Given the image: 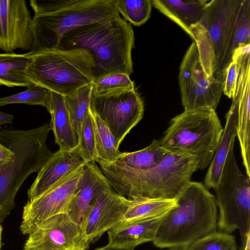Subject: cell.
I'll list each match as a JSON object with an SVG mask.
<instances>
[{
    "instance_id": "9c48e42d",
    "label": "cell",
    "mask_w": 250,
    "mask_h": 250,
    "mask_svg": "<svg viewBox=\"0 0 250 250\" xmlns=\"http://www.w3.org/2000/svg\"><path fill=\"white\" fill-rule=\"evenodd\" d=\"M219 209L218 231H240L241 241L250 233V178L238 167L234 149L229 153L214 188Z\"/></svg>"
},
{
    "instance_id": "4dcf8cb0",
    "label": "cell",
    "mask_w": 250,
    "mask_h": 250,
    "mask_svg": "<svg viewBox=\"0 0 250 250\" xmlns=\"http://www.w3.org/2000/svg\"><path fill=\"white\" fill-rule=\"evenodd\" d=\"M190 250H237L233 235L215 231L196 240L189 246Z\"/></svg>"
},
{
    "instance_id": "4316f807",
    "label": "cell",
    "mask_w": 250,
    "mask_h": 250,
    "mask_svg": "<svg viewBox=\"0 0 250 250\" xmlns=\"http://www.w3.org/2000/svg\"><path fill=\"white\" fill-rule=\"evenodd\" d=\"M189 36L194 41L205 72L208 77L214 76L216 61L213 44L205 28L200 23L192 26Z\"/></svg>"
},
{
    "instance_id": "8d00e7d4",
    "label": "cell",
    "mask_w": 250,
    "mask_h": 250,
    "mask_svg": "<svg viewBox=\"0 0 250 250\" xmlns=\"http://www.w3.org/2000/svg\"><path fill=\"white\" fill-rule=\"evenodd\" d=\"M250 233H249L245 236L244 239L241 241L240 250H250Z\"/></svg>"
},
{
    "instance_id": "484cf974",
    "label": "cell",
    "mask_w": 250,
    "mask_h": 250,
    "mask_svg": "<svg viewBox=\"0 0 250 250\" xmlns=\"http://www.w3.org/2000/svg\"><path fill=\"white\" fill-rule=\"evenodd\" d=\"M92 91V85L90 83L64 96L66 106L78 138L82 124L90 109Z\"/></svg>"
},
{
    "instance_id": "6da1fadb",
    "label": "cell",
    "mask_w": 250,
    "mask_h": 250,
    "mask_svg": "<svg viewBox=\"0 0 250 250\" xmlns=\"http://www.w3.org/2000/svg\"><path fill=\"white\" fill-rule=\"evenodd\" d=\"M30 5L34 12L33 52L57 47L78 27L120 16L114 0H31Z\"/></svg>"
},
{
    "instance_id": "e0dca14e",
    "label": "cell",
    "mask_w": 250,
    "mask_h": 250,
    "mask_svg": "<svg viewBox=\"0 0 250 250\" xmlns=\"http://www.w3.org/2000/svg\"><path fill=\"white\" fill-rule=\"evenodd\" d=\"M86 163L72 151L59 150L44 164L27 192L28 200L43 194L56 183Z\"/></svg>"
},
{
    "instance_id": "d590c367",
    "label": "cell",
    "mask_w": 250,
    "mask_h": 250,
    "mask_svg": "<svg viewBox=\"0 0 250 250\" xmlns=\"http://www.w3.org/2000/svg\"><path fill=\"white\" fill-rule=\"evenodd\" d=\"M133 248H126L113 246L109 244L101 248L96 249L94 250H134Z\"/></svg>"
},
{
    "instance_id": "7c38bea8",
    "label": "cell",
    "mask_w": 250,
    "mask_h": 250,
    "mask_svg": "<svg viewBox=\"0 0 250 250\" xmlns=\"http://www.w3.org/2000/svg\"><path fill=\"white\" fill-rule=\"evenodd\" d=\"M28 235L24 250H86L90 244L81 226L65 213L43 220Z\"/></svg>"
},
{
    "instance_id": "ac0fdd59",
    "label": "cell",
    "mask_w": 250,
    "mask_h": 250,
    "mask_svg": "<svg viewBox=\"0 0 250 250\" xmlns=\"http://www.w3.org/2000/svg\"><path fill=\"white\" fill-rule=\"evenodd\" d=\"M170 153L161 146L160 140L154 139L142 149L132 152H122L112 163H98L104 175L130 174L155 167Z\"/></svg>"
},
{
    "instance_id": "7402d4cb",
    "label": "cell",
    "mask_w": 250,
    "mask_h": 250,
    "mask_svg": "<svg viewBox=\"0 0 250 250\" xmlns=\"http://www.w3.org/2000/svg\"><path fill=\"white\" fill-rule=\"evenodd\" d=\"M223 133L204 180L208 189L214 188L220 178L225 162L229 151L234 149L236 137V109L231 104L226 116Z\"/></svg>"
},
{
    "instance_id": "d6a6232c",
    "label": "cell",
    "mask_w": 250,
    "mask_h": 250,
    "mask_svg": "<svg viewBox=\"0 0 250 250\" xmlns=\"http://www.w3.org/2000/svg\"><path fill=\"white\" fill-rule=\"evenodd\" d=\"M238 72L237 63L232 59L231 62L224 69L222 76L223 93L231 99Z\"/></svg>"
},
{
    "instance_id": "cb8c5ba5",
    "label": "cell",
    "mask_w": 250,
    "mask_h": 250,
    "mask_svg": "<svg viewBox=\"0 0 250 250\" xmlns=\"http://www.w3.org/2000/svg\"><path fill=\"white\" fill-rule=\"evenodd\" d=\"M130 199L129 207L120 222L163 215L177 204L176 199L148 198Z\"/></svg>"
},
{
    "instance_id": "ffe728a7",
    "label": "cell",
    "mask_w": 250,
    "mask_h": 250,
    "mask_svg": "<svg viewBox=\"0 0 250 250\" xmlns=\"http://www.w3.org/2000/svg\"><path fill=\"white\" fill-rule=\"evenodd\" d=\"M44 107L50 114L51 130L59 149L74 151L78 145V138L64 96L49 90Z\"/></svg>"
},
{
    "instance_id": "52a82bcc",
    "label": "cell",
    "mask_w": 250,
    "mask_h": 250,
    "mask_svg": "<svg viewBox=\"0 0 250 250\" xmlns=\"http://www.w3.org/2000/svg\"><path fill=\"white\" fill-rule=\"evenodd\" d=\"M200 23L214 47L216 61L214 75L221 80L235 51L250 44V0H209Z\"/></svg>"
},
{
    "instance_id": "603a6c76",
    "label": "cell",
    "mask_w": 250,
    "mask_h": 250,
    "mask_svg": "<svg viewBox=\"0 0 250 250\" xmlns=\"http://www.w3.org/2000/svg\"><path fill=\"white\" fill-rule=\"evenodd\" d=\"M30 54L0 53V85L27 88L35 85L25 75Z\"/></svg>"
},
{
    "instance_id": "5bb4252c",
    "label": "cell",
    "mask_w": 250,
    "mask_h": 250,
    "mask_svg": "<svg viewBox=\"0 0 250 250\" xmlns=\"http://www.w3.org/2000/svg\"><path fill=\"white\" fill-rule=\"evenodd\" d=\"M131 201L117 193L110 185L99 191L82 225L89 244L121 222Z\"/></svg>"
},
{
    "instance_id": "9a60e30c",
    "label": "cell",
    "mask_w": 250,
    "mask_h": 250,
    "mask_svg": "<svg viewBox=\"0 0 250 250\" xmlns=\"http://www.w3.org/2000/svg\"><path fill=\"white\" fill-rule=\"evenodd\" d=\"M33 20L24 0H0V49H32Z\"/></svg>"
},
{
    "instance_id": "f35d334b",
    "label": "cell",
    "mask_w": 250,
    "mask_h": 250,
    "mask_svg": "<svg viewBox=\"0 0 250 250\" xmlns=\"http://www.w3.org/2000/svg\"><path fill=\"white\" fill-rule=\"evenodd\" d=\"M2 228L0 223V250L1 247V235H2Z\"/></svg>"
},
{
    "instance_id": "f546056e",
    "label": "cell",
    "mask_w": 250,
    "mask_h": 250,
    "mask_svg": "<svg viewBox=\"0 0 250 250\" xmlns=\"http://www.w3.org/2000/svg\"><path fill=\"white\" fill-rule=\"evenodd\" d=\"M73 152L86 163L97 161L94 127L90 109L82 124L78 145Z\"/></svg>"
},
{
    "instance_id": "2e32d148",
    "label": "cell",
    "mask_w": 250,
    "mask_h": 250,
    "mask_svg": "<svg viewBox=\"0 0 250 250\" xmlns=\"http://www.w3.org/2000/svg\"><path fill=\"white\" fill-rule=\"evenodd\" d=\"M109 183L95 162L85 163L76 191L69 202L65 213L82 225L95 196Z\"/></svg>"
},
{
    "instance_id": "8fae6325",
    "label": "cell",
    "mask_w": 250,
    "mask_h": 250,
    "mask_svg": "<svg viewBox=\"0 0 250 250\" xmlns=\"http://www.w3.org/2000/svg\"><path fill=\"white\" fill-rule=\"evenodd\" d=\"M90 109L107 126L118 147L142 120L144 103L136 88L112 94H92Z\"/></svg>"
},
{
    "instance_id": "f1b7e54d",
    "label": "cell",
    "mask_w": 250,
    "mask_h": 250,
    "mask_svg": "<svg viewBox=\"0 0 250 250\" xmlns=\"http://www.w3.org/2000/svg\"><path fill=\"white\" fill-rule=\"evenodd\" d=\"M114 3L119 14L135 26L144 24L150 16L151 0H114Z\"/></svg>"
},
{
    "instance_id": "5b68a950",
    "label": "cell",
    "mask_w": 250,
    "mask_h": 250,
    "mask_svg": "<svg viewBox=\"0 0 250 250\" xmlns=\"http://www.w3.org/2000/svg\"><path fill=\"white\" fill-rule=\"evenodd\" d=\"M30 52L25 75L35 85L65 96L95 78L96 62L88 50L55 47Z\"/></svg>"
},
{
    "instance_id": "ba28073f",
    "label": "cell",
    "mask_w": 250,
    "mask_h": 250,
    "mask_svg": "<svg viewBox=\"0 0 250 250\" xmlns=\"http://www.w3.org/2000/svg\"><path fill=\"white\" fill-rule=\"evenodd\" d=\"M223 131L215 110H184L171 119L160 141L170 152L194 157L198 169H204L212 160Z\"/></svg>"
},
{
    "instance_id": "8992f818",
    "label": "cell",
    "mask_w": 250,
    "mask_h": 250,
    "mask_svg": "<svg viewBox=\"0 0 250 250\" xmlns=\"http://www.w3.org/2000/svg\"><path fill=\"white\" fill-rule=\"evenodd\" d=\"M198 169L196 159L190 155L170 152L155 167L125 174H104L118 194L129 199L148 198L176 199L191 181Z\"/></svg>"
},
{
    "instance_id": "44dd1931",
    "label": "cell",
    "mask_w": 250,
    "mask_h": 250,
    "mask_svg": "<svg viewBox=\"0 0 250 250\" xmlns=\"http://www.w3.org/2000/svg\"><path fill=\"white\" fill-rule=\"evenodd\" d=\"M152 5L175 22L188 35L201 22L208 0H151Z\"/></svg>"
},
{
    "instance_id": "83f0119b",
    "label": "cell",
    "mask_w": 250,
    "mask_h": 250,
    "mask_svg": "<svg viewBox=\"0 0 250 250\" xmlns=\"http://www.w3.org/2000/svg\"><path fill=\"white\" fill-rule=\"evenodd\" d=\"M92 94L103 96L133 89L134 82L124 73L114 72L96 77L92 83Z\"/></svg>"
},
{
    "instance_id": "30bf717a",
    "label": "cell",
    "mask_w": 250,
    "mask_h": 250,
    "mask_svg": "<svg viewBox=\"0 0 250 250\" xmlns=\"http://www.w3.org/2000/svg\"><path fill=\"white\" fill-rule=\"evenodd\" d=\"M179 70V83L184 110H215L223 94L222 83L215 76L207 75L194 42L186 51Z\"/></svg>"
},
{
    "instance_id": "277c9868",
    "label": "cell",
    "mask_w": 250,
    "mask_h": 250,
    "mask_svg": "<svg viewBox=\"0 0 250 250\" xmlns=\"http://www.w3.org/2000/svg\"><path fill=\"white\" fill-rule=\"evenodd\" d=\"M50 124L29 130H0V143L14 153L12 160L0 169V223L15 207V197L32 173L38 172L53 153L46 144Z\"/></svg>"
},
{
    "instance_id": "d6986e66",
    "label": "cell",
    "mask_w": 250,
    "mask_h": 250,
    "mask_svg": "<svg viewBox=\"0 0 250 250\" xmlns=\"http://www.w3.org/2000/svg\"><path fill=\"white\" fill-rule=\"evenodd\" d=\"M164 215L119 223L107 231L108 244L134 249L141 244L153 242Z\"/></svg>"
},
{
    "instance_id": "74e56055",
    "label": "cell",
    "mask_w": 250,
    "mask_h": 250,
    "mask_svg": "<svg viewBox=\"0 0 250 250\" xmlns=\"http://www.w3.org/2000/svg\"><path fill=\"white\" fill-rule=\"evenodd\" d=\"M169 248V250H190L189 246H175Z\"/></svg>"
},
{
    "instance_id": "7a4b0ae2",
    "label": "cell",
    "mask_w": 250,
    "mask_h": 250,
    "mask_svg": "<svg viewBox=\"0 0 250 250\" xmlns=\"http://www.w3.org/2000/svg\"><path fill=\"white\" fill-rule=\"evenodd\" d=\"M162 218L153 241L160 248L189 246L216 231L215 196L202 183L190 181Z\"/></svg>"
},
{
    "instance_id": "3957f363",
    "label": "cell",
    "mask_w": 250,
    "mask_h": 250,
    "mask_svg": "<svg viewBox=\"0 0 250 250\" xmlns=\"http://www.w3.org/2000/svg\"><path fill=\"white\" fill-rule=\"evenodd\" d=\"M135 36L131 24L120 16L108 21L82 26L66 34L57 47L89 51L95 62V78L120 72H133L132 50Z\"/></svg>"
},
{
    "instance_id": "1f68e13d",
    "label": "cell",
    "mask_w": 250,
    "mask_h": 250,
    "mask_svg": "<svg viewBox=\"0 0 250 250\" xmlns=\"http://www.w3.org/2000/svg\"><path fill=\"white\" fill-rule=\"evenodd\" d=\"M49 90L42 87L33 85L25 91L0 98V107L10 104H24L45 107Z\"/></svg>"
},
{
    "instance_id": "d4e9b609",
    "label": "cell",
    "mask_w": 250,
    "mask_h": 250,
    "mask_svg": "<svg viewBox=\"0 0 250 250\" xmlns=\"http://www.w3.org/2000/svg\"><path fill=\"white\" fill-rule=\"evenodd\" d=\"M90 112L94 127L98 158L97 162L112 163L118 158L122 152L119 150L115 139L107 126L91 110Z\"/></svg>"
},
{
    "instance_id": "e575fe53",
    "label": "cell",
    "mask_w": 250,
    "mask_h": 250,
    "mask_svg": "<svg viewBox=\"0 0 250 250\" xmlns=\"http://www.w3.org/2000/svg\"><path fill=\"white\" fill-rule=\"evenodd\" d=\"M13 119L12 115L0 111V126L3 125L12 124Z\"/></svg>"
},
{
    "instance_id": "4fadbf2b",
    "label": "cell",
    "mask_w": 250,
    "mask_h": 250,
    "mask_svg": "<svg viewBox=\"0 0 250 250\" xmlns=\"http://www.w3.org/2000/svg\"><path fill=\"white\" fill-rule=\"evenodd\" d=\"M83 165L63 178L42 195L28 200L23 207L20 225V230L23 235H28L43 220L65 212L77 188Z\"/></svg>"
},
{
    "instance_id": "836d02e7",
    "label": "cell",
    "mask_w": 250,
    "mask_h": 250,
    "mask_svg": "<svg viewBox=\"0 0 250 250\" xmlns=\"http://www.w3.org/2000/svg\"><path fill=\"white\" fill-rule=\"evenodd\" d=\"M13 155L11 150L0 143V169L12 160Z\"/></svg>"
}]
</instances>
